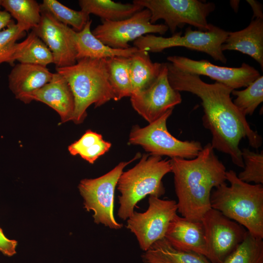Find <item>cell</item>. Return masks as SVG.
<instances>
[{"label":"cell","mask_w":263,"mask_h":263,"mask_svg":"<svg viewBox=\"0 0 263 263\" xmlns=\"http://www.w3.org/2000/svg\"><path fill=\"white\" fill-rule=\"evenodd\" d=\"M53 75L47 67L19 63L8 75L9 88L17 99L28 104L29 96L48 83Z\"/></svg>","instance_id":"18"},{"label":"cell","mask_w":263,"mask_h":263,"mask_svg":"<svg viewBox=\"0 0 263 263\" xmlns=\"http://www.w3.org/2000/svg\"><path fill=\"white\" fill-rule=\"evenodd\" d=\"M92 22L91 20H89L82 30L75 33L77 60L84 58L104 59L115 56L130 57L138 50L134 46L120 49L113 48L105 45L93 34L91 30Z\"/></svg>","instance_id":"20"},{"label":"cell","mask_w":263,"mask_h":263,"mask_svg":"<svg viewBox=\"0 0 263 263\" xmlns=\"http://www.w3.org/2000/svg\"><path fill=\"white\" fill-rule=\"evenodd\" d=\"M177 197V211L182 217L200 221L211 207L213 188L225 182L226 169L210 143L191 159H170Z\"/></svg>","instance_id":"2"},{"label":"cell","mask_w":263,"mask_h":263,"mask_svg":"<svg viewBox=\"0 0 263 263\" xmlns=\"http://www.w3.org/2000/svg\"><path fill=\"white\" fill-rule=\"evenodd\" d=\"M130 98L132 108L149 123L182 102L180 92L169 82L166 63H162L157 77L148 87L132 94Z\"/></svg>","instance_id":"13"},{"label":"cell","mask_w":263,"mask_h":263,"mask_svg":"<svg viewBox=\"0 0 263 263\" xmlns=\"http://www.w3.org/2000/svg\"><path fill=\"white\" fill-rule=\"evenodd\" d=\"M32 31L47 45L53 55L56 68L74 65L77 61L75 31L41 11V19Z\"/></svg>","instance_id":"15"},{"label":"cell","mask_w":263,"mask_h":263,"mask_svg":"<svg viewBox=\"0 0 263 263\" xmlns=\"http://www.w3.org/2000/svg\"><path fill=\"white\" fill-rule=\"evenodd\" d=\"M222 50H235L247 55L263 68V20L255 18L245 28L228 32Z\"/></svg>","instance_id":"19"},{"label":"cell","mask_w":263,"mask_h":263,"mask_svg":"<svg viewBox=\"0 0 263 263\" xmlns=\"http://www.w3.org/2000/svg\"><path fill=\"white\" fill-rule=\"evenodd\" d=\"M173 109L169 110L147 126H133L129 134L128 143L139 145L152 155L186 159L196 157L203 147L200 142L180 140L171 135L167 129V121Z\"/></svg>","instance_id":"6"},{"label":"cell","mask_w":263,"mask_h":263,"mask_svg":"<svg viewBox=\"0 0 263 263\" xmlns=\"http://www.w3.org/2000/svg\"><path fill=\"white\" fill-rule=\"evenodd\" d=\"M56 72L66 79L73 93L75 110L72 121L75 124L83 122L91 105L97 108L114 100L106 58L80 59L74 65L56 68Z\"/></svg>","instance_id":"4"},{"label":"cell","mask_w":263,"mask_h":263,"mask_svg":"<svg viewBox=\"0 0 263 263\" xmlns=\"http://www.w3.org/2000/svg\"><path fill=\"white\" fill-rule=\"evenodd\" d=\"M109 80L114 101L131 96L132 87L130 74V57L115 56L106 58Z\"/></svg>","instance_id":"25"},{"label":"cell","mask_w":263,"mask_h":263,"mask_svg":"<svg viewBox=\"0 0 263 263\" xmlns=\"http://www.w3.org/2000/svg\"><path fill=\"white\" fill-rule=\"evenodd\" d=\"M32 100L42 102L56 111L61 123L72 121L75 110L74 97L66 79L60 74L53 73L51 80L28 97Z\"/></svg>","instance_id":"16"},{"label":"cell","mask_w":263,"mask_h":263,"mask_svg":"<svg viewBox=\"0 0 263 263\" xmlns=\"http://www.w3.org/2000/svg\"><path fill=\"white\" fill-rule=\"evenodd\" d=\"M40 6L41 11L50 13L63 24L72 26L76 32L82 30L90 20L86 13L71 9L56 0H43Z\"/></svg>","instance_id":"28"},{"label":"cell","mask_w":263,"mask_h":263,"mask_svg":"<svg viewBox=\"0 0 263 263\" xmlns=\"http://www.w3.org/2000/svg\"><path fill=\"white\" fill-rule=\"evenodd\" d=\"M151 13L144 8L132 17L119 21L102 20L92 32L105 45L114 49L131 47L129 42L140 37L153 33L165 34L169 30L164 24L150 22Z\"/></svg>","instance_id":"11"},{"label":"cell","mask_w":263,"mask_h":263,"mask_svg":"<svg viewBox=\"0 0 263 263\" xmlns=\"http://www.w3.org/2000/svg\"><path fill=\"white\" fill-rule=\"evenodd\" d=\"M15 61L45 67L54 63L52 52L32 30L24 40L17 43L12 56L13 64Z\"/></svg>","instance_id":"24"},{"label":"cell","mask_w":263,"mask_h":263,"mask_svg":"<svg viewBox=\"0 0 263 263\" xmlns=\"http://www.w3.org/2000/svg\"><path fill=\"white\" fill-rule=\"evenodd\" d=\"M13 21L11 15L7 12L0 10V32Z\"/></svg>","instance_id":"35"},{"label":"cell","mask_w":263,"mask_h":263,"mask_svg":"<svg viewBox=\"0 0 263 263\" xmlns=\"http://www.w3.org/2000/svg\"><path fill=\"white\" fill-rule=\"evenodd\" d=\"M225 182L211 194L210 204L228 218L243 226L249 232L263 238V186L240 179L233 170L226 171Z\"/></svg>","instance_id":"3"},{"label":"cell","mask_w":263,"mask_h":263,"mask_svg":"<svg viewBox=\"0 0 263 263\" xmlns=\"http://www.w3.org/2000/svg\"><path fill=\"white\" fill-rule=\"evenodd\" d=\"M165 238L178 249L195 252L208 259L201 221L190 220L176 214L169 223Z\"/></svg>","instance_id":"17"},{"label":"cell","mask_w":263,"mask_h":263,"mask_svg":"<svg viewBox=\"0 0 263 263\" xmlns=\"http://www.w3.org/2000/svg\"><path fill=\"white\" fill-rule=\"evenodd\" d=\"M167 60L180 70L208 76L232 90L246 87L261 75L258 70L245 63L235 68L219 66L207 60H195L178 56H169Z\"/></svg>","instance_id":"14"},{"label":"cell","mask_w":263,"mask_h":263,"mask_svg":"<svg viewBox=\"0 0 263 263\" xmlns=\"http://www.w3.org/2000/svg\"><path fill=\"white\" fill-rule=\"evenodd\" d=\"M171 172L170 160L144 154L132 169L123 171L117 183L119 207L117 215L123 220L133 213L137 204L147 195L159 198L165 194L162 180Z\"/></svg>","instance_id":"5"},{"label":"cell","mask_w":263,"mask_h":263,"mask_svg":"<svg viewBox=\"0 0 263 263\" xmlns=\"http://www.w3.org/2000/svg\"><path fill=\"white\" fill-rule=\"evenodd\" d=\"M142 258L145 263H213L201 254L174 247L165 238L154 243Z\"/></svg>","instance_id":"21"},{"label":"cell","mask_w":263,"mask_h":263,"mask_svg":"<svg viewBox=\"0 0 263 263\" xmlns=\"http://www.w3.org/2000/svg\"><path fill=\"white\" fill-rule=\"evenodd\" d=\"M166 65L169 81L174 89L192 93L200 98L204 113L203 124L211 132L212 147L228 154L234 164L244 168L241 140L246 138L252 147L258 149L262 138L234 104L230 97L233 90L217 82L206 83L199 75L180 70L170 62Z\"/></svg>","instance_id":"1"},{"label":"cell","mask_w":263,"mask_h":263,"mask_svg":"<svg viewBox=\"0 0 263 263\" xmlns=\"http://www.w3.org/2000/svg\"><path fill=\"white\" fill-rule=\"evenodd\" d=\"M162 65L153 62L147 51L138 49L130 57V64L132 94L148 87L157 77Z\"/></svg>","instance_id":"23"},{"label":"cell","mask_w":263,"mask_h":263,"mask_svg":"<svg viewBox=\"0 0 263 263\" xmlns=\"http://www.w3.org/2000/svg\"><path fill=\"white\" fill-rule=\"evenodd\" d=\"M201 221L208 259L213 263H222L243 241L247 231L242 225L212 208Z\"/></svg>","instance_id":"12"},{"label":"cell","mask_w":263,"mask_h":263,"mask_svg":"<svg viewBox=\"0 0 263 263\" xmlns=\"http://www.w3.org/2000/svg\"><path fill=\"white\" fill-rule=\"evenodd\" d=\"M231 94L236 97L233 101L244 115H251L263 101V76L260 75L243 90H233Z\"/></svg>","instance_id":"30"},{"label":"cell","mask_w":263,"mask_h":263,"mask_svg":"<svg viewBox=\"0 0 263 263\" xmlns=\"http://www.w3.org/2000/svg\"><path fill=\"white\" fill-rule=\"evenodd\" d=\"M228 32L212 25L207 31L193 30L190 26L184 35L175 33L170 37L156 36L152 34L143 36L133 42V46L148 52L160 53L173 47H184L208 54L215 60L225 63L226 58L222 50Z\"/></svg>","instance_id":"7"},{"label":"cell","mask_w":263,"mask_h":263,"mask_svg":"<svg viewBox=\"0 0 263 263\" xmlns=\"http://www.w3.org/2000/svg\"><path fill=\"white\" fill-rule=\"evenodd\" d=\"M111 146L110 142L103 139L101 134L89 130L68 147V150L72 155H79L89 163L93 164L108 151Z\"/></svg>","instance_id":"26"},{"label":"cell","mask_w":263,"mask_h":263,"mask_svg":"<svg viewBox=\"0 0 263 263\" xmlns=\"http://www.w3.org/2000/svg\"><path fill=\"white\" fill-rule=\"evenodd\" d=\"M133 2L150 10L151 23L163 19L173 34L177 27L185 24L203 31L209 30L212 25L208 23L207 17L215 9L213 2L197 0H134Z\"/></svg>","instance_id":"9"},{"label":"cell","mask_w":263,"mask_h":263,"mask_svg":"<svg viewBox=\"0 0 263 263\" xmlns=\"http://www.w3.org/2000/svg\"><path fill=\"white\" fill-rule=\"evenodd\" d=\"M246 1L252 9L253 18L263 19V7L261 3L254 0H247Z\"/></svg>","instance_id":"34"},{"label":"cell","mask_w":263,"mask_h":263,"mask_svg":"<svg viewBox=\"0 0 263 263\" xmlns=\"http://www.w3.org/2000/svg\"><path fill=\"white\" fill-rule=\"evenodd\" d=\"M177 211L175 201L150 196L147 210L144 212L134 211L127 219V228L136 236L140 248L146 251L156 241L165 238Z\"/></svg>","instance_id":"10"},{"label":"cell","mask_w":263,"mask_h":263,"mask_svg":"<svg viewBox=\"0 0 263 263\" xmlns=\"http://www.w3.org/2000/svg\"><path fill=\"white\" fill-rule=\"evenodd\" d=\"M25 30L14 21L0 32V65L8 63L13 65L12 56L17 45Z\"/></svg>","instance_id":"32"},{"label":"cell","mask_w":263,"mask_h":263,"mask_svg":"<svg viewBox=\"0 0 263 263\" xmlns=\"http://www.w3.org/2000/svg\"><path fill=\"white\" fill-rule=\"evenodd\" d=\"M140 156L137 154L129 161L119 163L107 173L96 178L80 181L78 189L84 199L86 210L94 211L93 217L97 224H102L110 229H121L123 225L118 223L113 214L114 191L124 169Z\"/></svg>","instance_id":"8"},{"label":"cell","mask_w":263,"mask_h":263,"mask_svg":"<svg viewBox=\"0 0 263 263\" xmlns=\"http://www.w3.org/2000/svg\"><path fill=\"white\" fill-rule=\"evenodd\" d=\"M2 0H0V7H2Z\"/></svg>","instance_id":"36"},{"label":"cell","mask_w":263,"mask_h":263,"mask_svg":"<svg viewBox=\"0 0 263 263\" xmlns=\"http://www.w3.org/2000/svg\"><path fill=\"white\" fill-rule=\"evenodd\" d=\"M248 231L243 241L222 263H263V241Z\"/></svg>","instance_id":"29"},{"label":"cell","mask_w":263,"mask_h":263,"mask_svg":"<svg viewBox=\"0 0 263 263\" xmlns=\"http://www.w3.org/2000/svg\"><path fill=\"white\" fill-rule=\"evenodd\" d=\"M244 169L237 175L243 181L255 184H263V151L255 152L247 148L241 150Z\"/></svg>","instance_id":"31"},{"label":"cell","mask_w":263,"mask_h":263,"mask_svg":"<svg viewBox=\"0 0 263 263\" xmlns=\"http://www.w3.org/2000/svg\"><path fill=\"white\" fill-rule=\"evenodd\" d=\"M81 10L92 14L102 20L116 21L128 19L144 8L132 2L123 4L110 0H80Z\"/></svg>","instance_id":"22"},{"label":"cell","mask_w":263,"mask_h":263,"mask_svg":"<svg viewBox=\"0 0 263 263\" xmlns=\"http://www.w3.org/2000/svg\"><path fill=\"white\" fill-rule=\"evenodd\" d=\"M2 7L25 31L32 30L40 22V6L35 0H2Z\"/></svg>","instance_id":"27"},{"label":"cell","mask_w":263,"mask_h":263,"mask_svg":"<svg viewBox=\"0 0 263 263\" xmlns=\"http://www.w3.org/2000/svg\"><path fill=\"white\" fill-rule=\"evenodd\" d=\"M17 242L8 239L0 228V251L5 255L12 256L16 254Z\"/></svg>","instance_id":"33"}]
</instances>
